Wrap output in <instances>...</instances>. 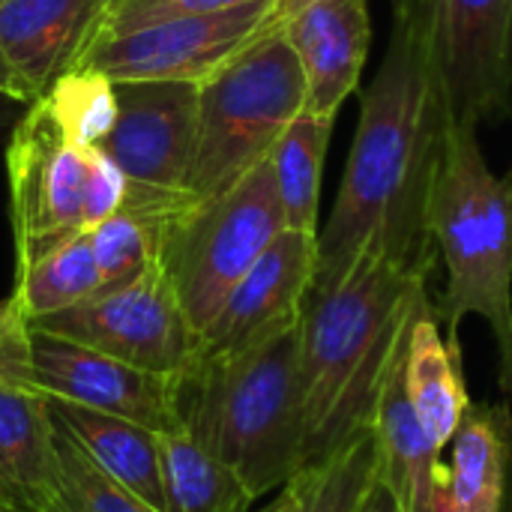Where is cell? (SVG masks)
Listing matches in <instances>:
<instances>
[{"instance_id":"8fae6325","label":"cell","mask_w":512,"mask_h":512,"mask_svg":"<svg viewBox=\"0 0 512 512\" xmlns=\"http://www.w3.org/2000/svg\"><path fill=\"white\" fill-rule=\"evenodd\" d=\"M432 45L447 117L480 126L510 111L512 0H432Z\"/></svg>"},{"instance_id":"ffe728a7","label":"cell","mask_w":512,"mask_h":512,"mask_svg":"<svg viewBox=\"0 0 512 512\" xmlns=\"http://www.w3.org/2000/svg\"><path fill=\"white\" fill-rule=\"evenodd\" d=\"M405 387L435 447H450L471 399L462 378V354L441 336L432 303L420 309L408 336Z\"/></svg>"},{"instance_id":"e575fe53","label":"cell","mask_w":512,"mask_h":512,"mask_svg":"<svg viewBox=\"0 0 512 512\" xmlns=\"http://www.w3.org/2000/svg\"><path fill=\"white\" fill-rule=\"evenodd\" d=\"M0 512H12V510H6V507H3V504H0Z\"/></svg>"},{"instance_id":"7c38bea8","label":"cell","mask_w":512,"mask_h":512,"mask_svg":"<svg viewBox=\"0 0 512 512\" xmlns=\"http://www.w3.org/2000/svg\"><path fill=\"white\" fill-rule=\"evenodd\" d=\"M33 384L51 396L141 423L153 432L183 426L180 378L129 366L72 339L30 327Z\"/></svg>"},{"instance_id":"ac0fdd59","label":"cell","mask_w":512,"mask_h":512,"mask_svg":"<svg viewBox=\"0 0 512 512\" xmlns=\"http://www.w3.org/2000/svg\"><path fill=\"white\" fill-rule=\"evenodd\" d=\"M48 405H51V417L81 444V450L102 471H108L114 480H120L150 507L171 512L159 432L66 399L48 396Z\"/></svg>"},{"instance_id":"484cf974","label":"cell","mask_w":512,"mask_h":512,"mask_svg":"<svg viewBox=\"0 0 512 512\" xmlns=\"http://www.w3.org/2000/svg\"><path fill=\"white\" fill-rule=\"evenodd\" d=\"M54 444L60 465V501L54 512H159L102 471L57 420Z\"/></svg>"},{"instance_id":"7402d4cb","label":"cell","mask_w":512,"mask_h":512,"mask_svg":"<svg viewBox=\"0 0 512 512\" xmlns=\"http://www.w3.org/2000/svg\"><path fill=\"white\" fill-rule=\"evenodd\" d=\"M333 135V120L306 108L288 123L270 150V165L291 231L318 234V201L324 180V156Z\"/></svg>"},{"instance_id":"52a82bcc","label":"cell","mask_w":512,"mask_h":512,"mask_svg":"<svg viewBox=\"0 0 512 512\" xmlns=\"http://www.w3.org/2000/svg\"><path fill=\"white\" fill-rule=\"evenodd\" d=\"M282 0L180 15L96 36L72 69H93L114 81H207L231 57L273 30Z\"/></svg>"},{"instance_id":"3957f363","label":"cell","mask_w":512,"mask_h":512,"mask_svg":"<svg viewBox=\"0 0 512 512\" xmlns=\"http://www.w3.org/2000/svg\"><path fill=\"white\" fill-rule=\"evenodd\" d=\"M426 228L447 267V288L432 306L447 345L459 351L462 318L480 315L495 333L501 387L512 396V168H489L471 123L444 117Z\"/></svg>"},{"instance_id":"4316f807","label":"cell","mask_w":512,"mask_h":512,"mask_svg":"<svg viewBox=\"0 0 512 512\" xmlns=\"http://www.w3.org/2000/svg\"><path fill=\"white\" fill-rule=\"evenodd\" d=\"M375 486V441L372 429L321 462V483L309 512H357Z\"/></svg>"},{"instance_id":"f1b7e54d","label":"cell","mask_w":512,"mask_h":512,"mask_svg":"<svg viewBox=\"0 0 512 512\" xmlns=\"http://www.w3.org/2000/svg\"><path fill=\"white\" fill-rule=\"evenodd\" d=\"M0 384H33L30 321L18 300H0Z\"/></svg>"},{"instance_id":"5b68a950","label":"cell","mask_w":512,"mask_h":512,"mask_svg":"<svg viewBox=\"0 0 512 512\" xmlns=\"http://www.w3.org/2000/svg\"><path fill=\"white\" fill-rule=\"evenodd\" d=\"M303 108L306 75L276 24L198 84V129L186 207L228 192L261 165Z\"/></svg>"},{"instance_id":"d6a6232c","label":"cell","mask_w":512,"mask_h":512,"mask_svg":"<svg viewBox=\"0 0 512 512\" xmlns=\"http://www.w3.org/2000/svg\"><path fill=\"white\" fill-rule=\"evenodd\" d=\"M0 90L3 93H12V96H21V99H30L33 102V96L27 93V87L21 84V78L12 72V66L6 63V57H3V51H0Z\"/></svg>"},{"instance_id":"603a6c76","label":"cell","mask_w":512,"mask_h":512,"mask_svg":"<svg viewBox=\"0 0 512 512\" xmlns=\"http://www.w3.org/2000/svg\"><path fill=\"white\" fill-rule=\"evenodd\" d=\"M102 294L99 264L93 258L90 231L54 246L27 267L15 270V291L27 321L72 309Z\"/></svg>"},{"instance_id":"e0dca14e","label":"cell","mask_w":512,"mask_h":512,"mask_svg":"<svg viewBox=\"0 0 512 512\" xmlns=\"http://www.w3.org/2000/svg\"><path fill=\"white\" fill-rule=\"evenodd\" d=\"M60 465L48 396L36 384H0V504L54 512Z\"/></svg>"},{"instance_id":"5bb4252c","label":"cell","mask_w":512,"mask_h":512,"mask_svg":"<svg viewBox=\"0 0 512 512\" xmlns=\"http://www.w3.org/2000/svg\"><path fill=\"white\" fill-rule=\"evenodd\" d=\"M279 27L306 75V111L336 120L369 54L366 0H300L282 9Z\"/></svg>"},{"instance_id":"cb8c5ba5","label":"cell","mask_w":512,"mask_h":512,"mask_svg":"<svg viewBox=\"0 0 512 512\" xmlns=\"http://www.w3.org/2000/svg\"><path fill=\"white\" fill-rule=\"evenodd\" d=\"M171 216L174 213L123 207L90 231L93 258L102 276V294L126 288L159 261L165 225Z\"/></svg>"},{"instance_id":"8992f818","label":"cell","mask_w":512,"mask_h":512,"mask_svg":"<svg viewBox=\"0 0 512 512\" xmlns=\"http://www.w3.org/2000/svg\"><path fill=\"white\" fill-rule=\"evenodd\" d=\"M285 228L270 156L228 192L168 219L159 261L198 339L231 288Z\"/></svg>"},{"instance_id":"1f68e13d","label":"cell","mask_w":512,"mask_h":512,"mask_svg":"<svg viewBox=\"0 0 512 512\" xmlns=\"http://www.w3.org/2000/svg\"><path fill=\"white\" fill-rule=\"evenodd\" d=\"M357 512H402L399 510V504H396V498L375 480V486L369 489V495L363 498V504H360V510Z\"/></svg>"},{"instance_id":"44dd1931","label":"cell","mask_w":512,"mask_h":512,"mask_svg":"<svg viewBox=\"0 0 512 512\" xmlns=\"http://www.w3.org/2000/svg\"><path fill=\"white\" fill-rule=\"evenodd\" d=\"M171 512H249L255 504L231 465L210 453L186 426L159 432Z\"/></svg>"},{"instance_id":"4fadbf2b","label":"cell","mask_w":512,"mask_h":512,"mask_svg":"<svg viewBox=\"0 0 512 512\" xmlns=\"http://www.w3.org/2000/svg\"><path fill=\"white\" fill-rule=\"evenodd\" d=\"M315 267L318 234L285 228L231 288L222 309L198 339L195 363L234 357L294 327L312 291Z\"/></svg>"},{"instance_id":"7a4b0ae2","label":"cell","mask_w":512,"mask_h":512,"mask_svg":"<svg viewBox=\"0 0 512 512\" xmlns=\"http://www.w3.org/2000/svg\"><path fill=\"white\" fill-rule=\"evenodd\" d=\"M435 252L432 240L384 228L336 285L309 291L300 315L306 468L369 432L384 378L429 303Z\"/></svg>"},{"instance_id":"d590c367","label":"cell","mask_w":512,"mask_h":512,"mask_svg":"<svg viewBox=\"0 0 512 512\" xmlns=\"http://www.w3.org/2000/svg\"><path fill=\"white\" fill-rule=\"evenodd\" d=\"M0 3H6V0H0Z\"/></svg>"},{"instance_id":"6da1fadb","label":"cell","mask_w":512,"mask_h":512,"mask_svg":"<svg viewBox=\"0 0 512 512\" xmlns=\"http://www.w3.org/2000/svg\"><path fill=\"white\" fill-rule=\"evenodd\" d=\"M432 0H399L387 54L360 99V120L327 225L312 291L336 285L384 228L432 240L426 201L444 132Z\"/></svg>"},{"instance_id":"4dcf8cb0","label":"cell","mask_w":512,"mask_h":512,"mask_svg":"<svg viewBox=\"0 0 512 512\" xmlns=\"http://www.w3.org/2000/svg\"><path fill=\"white\" fill-rule=\"evenodd\" d=\"M30 105H33L30 99H21V96H12V93L0 90V141H9L12 129L18 126V120L27 114Z\"/></svg>"},{"instance_id":"30bf717a","label":"cell","mask_w":512,"mask_h":512,"mask_svg":"<svg viewBox=\"0 0 512 512\" xmlns=\"http://www.w3.org/2000/svg\"><path fill=\"white\" fill-rule=\"evenodd\" d=\"M30 327L168 378H183L198 357V333L192 330L162 261L126 288L36 318Z\"/></svg>"},{"instance_id":"ba28073f","label":"cell","mask_w":512,"mask_h":512,"mask_svg":"<svg viewBox=\"0 0 512 512\" xmlns=\"http://www.w3.org/2000/svg\"><path fill=\"white\" fill-rule=\"evenodd\" d=\"M99 147L72 141L36 99L6 141L15 270L87 231L84 201Z\"/></svg>"},{"instance_id":"f546056e","label":"cell","mask_w":512,"mask_h":512,"mask_svg":"<svg viewBox=\"0 0 512 512\" xmlns=\"http://www.w3.org/2000/svg\"><path fill=\"white\" fill-rule=\"evenodd\" d=\"M321 483V465L303 468L291 483H285L270 504H264L258 512H309L315 492Z\"/></svg>"},{"instance_id":"83f0119b","label":"cell","mask_w":512,"mask_h":512,"mask_svg":"<svg viewBox=\"0 0 512 512\" xmlns=\"http://www.w3.org/2000/svg\"><path fill=\"white\" fill-rule=\"evenodd\" d=\"M243 3H252V0H108L87 45L96 36H105L123 27L162 21V18H180V15H204V12H219V9H231Z\"/></svg>"},{"instance_id":"9a60e30c","label":"cell","mask_w":512,"mask_h":512,"mask_svg":"<svg viewBox=\"0 0 512 512\" xmlns=\"http://www.w3.org/2000/svg\"><path fill=\"white\" fill-rule=\"evenodd\" d=\"M405 354L408 342L402 345L384 378L369 426L375 441V480L396 498L402 512H438V489L444 471L441 450L429 438L408 396Z\"/></svg>"},{"instance_id":"2e32d148","label":"cell","mask_w":512,"mask_h":512,"mask_svg":"<svg viewBox=\"0 0 512 512\" xmlns=\"http://www.w3.org/2000/svg\"><path fill=\"white\" fill-rule=\"evenodd\" d=\"M108 0H6L0 51L33 102L81 57Z\"/></svg>"},{"instance_id":"d4e9b609","label":"cell","mask_w":512,"mask_h":512,"mask_svg":"<svg viewBox=\"0 0 512 512\" xmlns=\"http://www.w3.org/2000/svg\"><path fill=\"white\" fill-rule=\"evenodd\" d=\"M39 102L51 111L57 126L84 147H99L117 117L114 78L93 69H69Z\"/></svg>"},{"instance_id":"836d02e7","label":"cell","mask_w":512,"mask_h":512,"mask_svg":"<svg viewBox=\"0 0 512 512\" xmlns=\"http://www.w3.org/2000/svg\"><path fill=\"white\" fill-rule=\"evenodd\" d=\"M294 3H300V0H282V9H285V6H294Z\"/></svg>"},{"instance_id":"9c48e42d","label":"cell","mask_w":512,"mask_h":512,"mask_svg":"<svg viewBox=\"0 0 512 512\" xmlns=\"http://www.w3.org/2000/svg\"><path fill=\"white\" fill-rule=\"evenodd\" d=\"M117 117L99 150L129 183L126 207L180 213L195 156V81H114Z\"/></svg>"},{"instance_id":"d6986e66","label":"cell","mask_w":512,"mask_h":512,"mask_svg":"<svg viewBox=\"0 0 512 512\" xmlns=\"http://www.w3.org/2000/svg\"><path fill=\"white\" fill-rule=\"evenodd\" d=\"M438 512H504L512 423L504 405H471L450 441Z\"/></svg>"},{"instance_id":"277c9868","label":"cell","mask_w":512,"mask_h":512,"mask_svg":"<svg viewBox=\"0 0 512 512\" xmlns=\"http://www.w3.org/2000/svg\"><path fill=\"white\" fill-rule=\"evenodd\" d=\"M180 420L255 501L291 483L306 468L300 321L249 351L195 363L180 378Z\"/></svg>"}]
</instances>
